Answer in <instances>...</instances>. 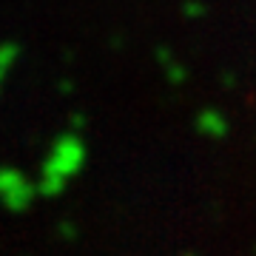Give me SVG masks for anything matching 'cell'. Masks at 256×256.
Wrapping results in <instances>:
<instances>
[{"label":"cell","mask_w":256,"mask_h":256,"mask_svg":"<svg viewBox=\"0 0 256 256\" xmlns=\"http://www.w3.org/2000/svg\"><path fill=\"white\" fill-rule=\"evenodd\" d=\"M80 162H82L80 142L63 140V142L57 146L54 156H52L48 165H46V174H43V194H46V196H54V194L63 191V182L80 168Z\"/></svg>","instance_id":"obj_1"},{"label":"cell","mask_w":256,"mask_h":256,"mask_svg":"<svg viewBox=\"0 0 256 256\" xmlns=\"http://www.w3.org/2000/svg\"><path fill=\"white\" fill-rule=\"evenodd\" d=\"M0 196L12 210H23L32 202V185H26L18 174H0Z\"/></svg>","instance_id":"obj_2"},{"label":"cell","mask_w":256,"mask_h":256,"mask_svg":"<svg viewBox=\"0 0 256 256\" xmlns=\"http://www.w3.org/2000/svg\"><path fill=\"white\" fill-rule=\"evenodd\" d=\"M200 126H202V131H205V134H222V131H225V122H222L216 114H208V117H202Z\"/></svg>","instance_id":"obj_3"},{"label":"cell","mask_w":256,"mask_h":256,"mask_svg":"<svg viewBox=\"0 0 256 256\" xmlns=\"http://www.w3.org/2000/svg\"><path fill=\"white\" fill-rule=\"evenodd\" d=\"M182 256H194V254H182Z\"/></svg>","instance_id":"obj_4"}]
</instances>
